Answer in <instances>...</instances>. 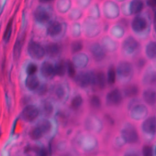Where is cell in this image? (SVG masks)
Listing matches in <instances>:
<instances>
[{"instance_id": "obj_59", "label": "cell", "mask_w": 156, "mask_h": 156, "mask_svg": "<svg viewBox=\"0 0 156 156\" xmlns=\"http://www.w3.org/2000/svg\"><path fill=\"white\" fill-rule=\"evenodd\" d=\"M113 156H120V155H119V154H118V153H115V154H114Z\"/></svg>"}, {"instance_id": "obj_34", "label": "cell", "mask_w": 156, "mask_h": 156, "mask_svg": "<svg viewBox=\"0 0 156 156\" xmlns=\"http://www.w3.org/2000/svg\"><path fill=\"white\" fill-rule=\"evenodd\" d=\"M26 87L30 91L36 90L39 87V80L35 75L28 76L26 80Z\"/></svg>"}, {"instance_id": "obj_10", "label": "cell", "mask_w": 156, "mask_h": 156, "mask_svg": "<svg viewBox=\"0 0 156 156\" xmlns=\"http://www.w3.org/2000/svg\"><path fill=\"white\" fill-rule=\"evenodd\" d=\"M82 32L88 39H95L99 37L103 32L102 25L98 21L87 16L82 23Z\"/></svg>"}, {"instance_id": "obj_26", "label": "cell", "mask_w": 156, "mask_h": 156, "mask_svg": "<svg viewBox=\"0 0 156 156\" xmlns=\"http://www.w3.org/2000/svg\"><path fill=\"white\" fill-rule=\"evenodd\" d=\"M132 60L135 69L136 76H137V77H140L143 71L148 65L149 61L143 55L141 54L137 56Z\"/></svg>"}, {"instance_id": "obj_2", "label": "cell", "mask_w": 156, "mask_h": 156, "mask_svg": "<svg viewBox=\"0 0 156 156\" xmlns=\"http://www.w3.org/2000/svg\"><path fill=\"white\" fill-rule=\"evenodd\" d=\"M143 43L132 34L128 33L119 44V56L121 58L133 60L142 52Z\"/></svg>"}, {"instance_id": "obj_43", "label": "cell", "mask_w": 156, "mask_h": 156, "mask_svg": "<svg viewBox=\"0 0 156 156\" xmlns=\"http://www.w3.org/2000/svg\"><path fill=\"white\" fill-rule=\"evenodd\" d=\"M83 12L79 8H73L71 9L69 14L68 18L72 21H77L82 18L83 16Z\"/></svg>"}, {"instance_id": "obj_42", "label": "cell", "mask_w": 156, "mask_h": 156, "mask_svg": "<svg viewBox=\"0 0 156 156\" xmlns=\"http://www.w3.org/2000/svg\"><path fill=\"white\" fill-rule=\"evenodd\" d=\"M29 135L32 140H40L44 135V133L43 130L40 128V127L37 125L35 127L31 129Z\"/></svg>"}, {"instance_id": "obj_28", "label": "cell", "mask_w": 156, "mask_h": 156, "mask_svg": "<svg viewBox=\"0 0 156 156\" xmlns=\"http://www.w3.org/2000/svg\"><path fill=\"white\" fill-rule=\"evenodd\" d=\"M90 62L89 56L85 53H77L73 57V63L78 68L86 67Z\"/></svg>"}, {"instance_id": "obj_45", "label": "cell", "mask_w": 156, "mask_h": 156, "mask_svg": "<svg viewBox=\"0 0 156 156\" xmlns=\"http://www.w3.org/2000/svg\"><path fill=\"white\" fill-rule=\"evenodd\" d=\"M66 73L69 77L73 78L76 75V66L74 65L73 62L70 60H67L66 61Z\"/></svg>"}, {"instance_id": "obj_15", "label": "cell", "mask_w": 156, "mask_h": 156, "mask_svg": "<svg viewBox=\"0 0 156 156\" xmlns=\"http://www.w3.org/2000/svg\"><path fill=\"white\" fill-rule=\"evenodd\" d=\"M140 95L141 101L152 109L153 112H156V88L144 87Z\"/></svg>"}, {"instance_id": "obj_25", "label": "cell", "mask_w": 156, "mask_h": 156, "mask_svg": "<svg viewBox=\"0 0 156 156\" xmlns=\"http://www.w3.org/2000/svg\"><path fill=\"white\" fill-rule=\"evenodd\" d=\"M106 77L107 85L110 88H112L116 86L117 80H116V72L115 63L110 62L107 68L106 71Z\"/></svg>"}, {"instance_id": "obj_54", "label": "cell", "mask_w": 156, "mask_h": 156, "mask_svg": "<svg viewBox=\"0 0 156 156\" xmlns=\"http://www.w3.org/2000/svg\"><path fill=\"white\" fill-rule=\"evenodd\" d=\"M49 152L46 147H41L37 149L36 156H48Z\"/></svg>"}, {"instance_id": "obj_13", "label": "cell", "mask_w": 156, "mask_h": 156, "mask_svg": "<svg viewBox=\"0 0 156 156\" xmlns=\"http://www.w3.org/2000/svg\"><path fill=\"white\" fill-rule=\"evenodd\" d=\"M100 43L108 55H113L117 59L119 49L118 41L112 38L108 34H105L101 37Z\"/></svg>"}, {"instance_id": "obj_51", "label": "cell", "mask_w": 156, "mask_h": 156, "mask_svg": "<svg viewBox=\"0 0 156 156\" xmlns=\"http://www.w3.org/2000/svg\"><path fill=\"white\" fill-rule=\"evenodd\" d=\"M118 23L121 24L122 26H123L126 29H127L129 31V24H130V19L129 18H126L124 16L120 17L117 21Z\"/></svg>"}, {"instance_id": "obj_37", "label": "cell", "mask_w": 156, "mask_h": 156, "mask_svg": "<svg viewBox=\"0 0 156 156\" xmlns=\"http://www.w3.org/2000/svg\"><path fill=\"white\" fill-rule=\"evenodd\" d=\"M13 18H10L9 21L7 23V25L5 26V30L4 31V34L2 37L3 41L7 43L10 40L11 37H12V29H13Z\"/></svg>"}, {"instance_id": "obj_12", "label": "cell", "mask_w": 156, "mask_h": 156, "mask_svg": "<svg viewBox=\"0 0 156 156\" xmlns=\"http://www.w3.org/2000/svg\"><path fill=\"white\" fill-rule=\"evenodd\" d=\"M88 50L92 58L96 63H102L109 60L108 54L99 41L91 42L88 45Z\"/></svg>"}, {"instance_id": "obj_29", "label": "cell", "mask_w": 156, "mask_h": 156, "mask_svg": "<svg viewBox=\"0 0 156 156\" xmlns=\"http://www.w3.org/2000/svg\"><path fill=\"white\" fill-rule=\"evenodd\" d=\"M41 75L45 78H51L55 75L54 66L49 62H43L40 67Z\"/></svg>"}, {"instance_id": "obj_3", "label": "cell", "mask_w": 156, "mask_h": 156, "mask_svg": "<svg viewBox=\"0 0 156 156\" xmlns=\"http://www.w3.org/2000/svg\"><path fill=\"white\" fill-rule=\"evenodd\" d=\"M124 108L127 117L135 122L143 121L150 113L148 106L139 97L127 100Z\"/></svg>"}, {"instance_id": "obj_38", "label": "cell", "mask_w": 156, "mask_h": 156, "mask_svg": "<svg viewBox=\"0 0 156 156\" xmlns=\"http://www.w3.org/2000/svg\"><path fill=\"white\" fill-rule=\"evenodd\" d=\"M23 47V43L21 39L17 38L13 46V58L15 61H18L21 56Z\"/></svg>"}, {"instance_id": "obj_31", "label": "cell", "mask_w": 156, "mask_h": 156, "mask_svg": "<svg viewBox=\"0 0 156 156\" xmlns=\"http://www.w3.org/2000/svg\"><path fill=\"white\" fill-rule=\"evenodd\" d=\"M112 145L115 149V153H118L122 151L124 149V147L126 146V144L122 139L119 134L118 133H115V135L112 139Z\"/></svg>"}, {"instance_id": "obj_24", "label": "cell", "mask_w": 156, "mask_h": 156, "mask_svg": "<svg viewBox=\"0 0 156 156\" xmlns=\"http://www.w3.org/2000/svg\"><path fill=\"white\" fill-rule=\"evenodd\" d=\"M86 126L88 129L98 133H101L104 129V124L102 119L94 115L91 116L87 119Z\"/></svg>"}, {"instance_id": "obj_33", "label": "cell", "mask_w": 156, "mask_h": 156, "mask_svg": "<svg viewBox=\"0 0 156 156\" xmlns=\"http://www.w3.org/2000/svg\"><path fill=\"white\" fill-rule=\"evenodd\" d=\"M90 107L95 111H99L102 107V101L101 98L98 94H92L89 98Z\"/></svg>"}, {"instance_id": "obj_49", "label": "cell", "mask_w": 156, "mask_h": 156, "mask_svg": "<svg viewBox=\"0 0 156 156\" xmlns=\"http://www.w3.org/2000/svg\"><path fill=\"white\" fill-rule=\"evenodd\" d=\"M152 38H156V9L152 13Z\"/></svg>"}, {"instance_id": "obj_47", "label": "cell", "mask_w": 156, "mask_h": 156, "mask_svg": "<svg viewBox=\"0 0 156 156\" xmlns=\"http://www.w3.org/2000/svg\"><path fill=\"white\" fill-rule=\"evenodd\" d=\"M37 126L40 127V128L43 130L44 134L48 133L51 129V124L49 121L47 119H43L41 121H40Z\"/></svg>"}, {"instance_id": "obj_18", "label": "cell", "mask_w": 156, "mask_h": 156, "mask_svg": "<svg viewBox=\"0 0 156 156\" xmlns=\"http://www.w3.org/2000/svg\"><path fill=\"white\" fill-rule=\"evenodd\" d=\"M66 29L65 23L57 20H52L48 23L46 27V35L51 38H57L64 34Z\"/></svg>"}, {"instance_id": "obj_50", "label": "cell", "mask_w": 156, "mask_h": 156, "mask_svg": "<svg viewBox=\"0 0 156 156\" xmlns=\"http://www.w3.org/2000/svg\"><path fill=\"white\" fill-rule=\"evenodd\" d=\"M92 1L93 0H76V2L80 9H85L91 5Z\"/></svg>"}, {"instance_id": "obj_46", "label": "cell", "mask_w": 156, "mask_h": 156, "mask_svg": "<svg viewBox=\"0 0 156 156\" xmlns=\"http://www.w3.org/2000/svg\"><path fill=\"white\" fill-rule=\"evenodd\" d=\"M42 113L46 117L50 116L53 112L52 105L49 102H45L42 105Z\"/></svg>"}, {"instance_id": "obj_11", "label": "cell", "mask_w": 156, "mask_h": 156, "mask_svg": "<svg viewBox=\"0 0 156 156\" xmlns=\"http://www.w3.org/2000/svg\"><path fill=\"white\" fill-rule=\"evenodd\" d=\"M140 77L141 86L156 88V65L149 63Z\"/></svg>"}, {"instance_id": "obj_19", "label": "cell", "mask_w": 156, "mask_h": 156, "mask_svg": "<svg viewBox=\"0 0 156 156\" xmlns=\"http://www.w3.org/2000/svg\"><path fill=\"white\" fill-rule=\"evenodd\" d=\"M28 55L33 59L41 60L46 55L45 48L38 42L31 40L27 48Z\"/></svg>"}, {"instance_id": "obj_58", "label": "cell", "mask_w": 156, "mask_h": 156, "mask_svg": "<svg viewBox=\"0 0 156 156\" xmlns=\"http://www.w3.org/2000/svg\"><path fill=\"white\" fill-rule=\"evenodd\" d=\"M115 1H116V2L118 3H122V2H124L128 0H114Z\"/></svg>"}, {"instance_id": "obj_35", "label": "cell", "mask_w": 156, "mask_h": 156, "mask_svg": "<svg viewBox=\"0 0 156 156\" xmlns=\"http://www.w3.org/2000/svg\"><path fill=\"white\" fill-rule=\"evenodd\" d=\"M120 156H141V154L138 146H129L122 151Z\"/></svg>"}, {"instance_id": "obj_1", "label": "cell", "mask_w": 156, "mask_h": 156, "mask_svg": "<svg viewBox=\"0 0 156 156\" xmlns=\"http://www.w3.org/2000/svg\"><path fill=\"white\" fill-rule=\"evenodd\" d=\"M152 13V11L146 9L130 19L129 32L141 41H145L151 37Z\"/></svg>"}, {"instance_id": "obj_36", "label": "cell", "mask_w": 156, "mask_h": 156, "mask_svg": "<svg viewBox=\"0 0 156 156\" xmlns=\"http://www.w3.org/2000/svg\"><path fill=\"white\" fill-rule=\"evenodd\" d=\"M54 71L55 75L59 77L63 76L66 71V61L63 60H60L57 61L54 65Z\"/></svg>"}, {"instance_id": "obj_21", "label": "cell", "mask_w": 156, "mask_h": 156, "mask_svg": "<svg viewBox=\"0 0 156 156\" xmlns=\"http://www.w3.org/2000/svg\"><path fill=\"white\" fill-rule=\"evenodd\" d=\"M51 12L44 6H38L34 12V18L37 23L44 24L49 23L51 19Z\"/></svg>"}, {"instance_id": "obj_32", "label": "cell", "mask_w": 156, "mask_h": 156, "mask_svg": "<svg viewBox=\"0 0 156 156\" xmlns=\"http://www.w3.org/2000/svg\"><path fill=\"white\" fill-rule=\"evenodd\" d=\"M55 7L60 13H66L71 9V0H57Z\"/></svg>"}, {"instance_id": "obj_40", "label": "cell", "mask_w": 156, "mask_h": 156, "mask_svg": "<svg viewBox=\"0 0 156 156\" xmlns=\"http://www.w3.org/2000/svg\"><path fill=\"white\" fill-rule=\"evenodd\" d=\"M140 146L141 156H154L153 144L152 143L144 142Z\"/></svg>"}, {"instance_id": "obj_20", "label": "cell", "mask_w": 156, "mask_h": 156, "mask_svg": "<svg viewBox=\"0 0 156 156\" xmlns=\"http://www.w3.org/2000/svg\"><path fill=\"white\" fill-rule=\"evenodd\" d=\"M129 30L118 22L113 23L109 27L108 35L116 41H121L129 33Z\"/></svg>"}, {"instance_id": "obj_8", "label": "cell", "mask_w": 156, "mask_h": 156, "mask_svg": "<svg viewBox=\"0 0 156 156\" xmlns=\"http://www.w3.org/2000/svg\"><path fill=\"white\" fill-rule=\"evenodd\" d=\"M101 10L103 18L108 22H115L121 16L120 6L114 0H103Z\"/></svg>"}, {"instance_id": "obj_53", "label": "cell", "mask_w": 156, "mask_h": 156, "mask_svg": "<svg viewBox=\"0 0 156 156\" xmlns=\"http://www.w3.org/2000/svg\"><path fill=\"white\" fill-rule=\"evenodd\" d=\"M146 9L153 11L156 9V0H145Z\"/></svg>"}, {"instance_id": "obj_57", "label": "cell", "mask_w": 156, "mask_h": 156, "mask_svg": "<svg viewBox=\"0 0 156 156\" xmlns=\"http://www.w3.org/2000/svg\"><path fill=\"white\" fill-rule=\"evenodd\" d=\"M153 152L154 156H156V141L153 144Z\"/></svg>"}, {"instance_id": "obj_41", "label": "cell", "mask_w": 156, "mask_h": 156, "mask_svg": "<svg viewBox=\"0 0 156 156\" xmlns=\"http://www.w3.org/2000/svg\"><path fill=\"white\" fill-rule=\"evenodd\" d=\"M82 32V26L79 22L73 23L70 28V33L73 38H79Z\"/></svg>"}, {"instance_id": "obj_16", "label": "cell", "mask_w": 156, "mask_h": 156, "mask_svg": "<svg viewBox=\"0 0 156 156\" xmlns=\"http://www.w3.org/2000/svg\"><path fill=\"white\" fill-rule=\"evenodd\" d=\"M121 88L125 100L138 98L141 91V85L140 83L134 80L122 85Z\"/></svg>"}, {"instance_id": "obj_23", "label": "cell", "mask_w": 156, "mask_h": 156, "mask_svg": "<svg viewBox=\"0 0 156 156\" xmlns=\"http://www.w3.org/2000/svg\"><path fill=\"white\" fill-rule=\"evenodd\" d=\"M94 88L99 91H104L107 87L106 73L102 69L95 71Z\"/></svg>"}, {"instance_id": "obj_39", "label": "cell", "mask_w": 156, "mask_h": 156, "mask_svg": "<svg viewBox=\"0 0 156 156\" xmlns=\"http://www.w3.org/2000/svg\"><path fill=\"white\" fill-rule=\"evenodd\" d=\"M84 43L83 40L80 39H76L73 40L70 44V51L73 54L79 53L83 48Z\"/></svg>"}, {"instance_id": "obj_55", "label": "cell", "mask_w": 156, "mask_h": 156, "mask_svg": "<svg viewBox=\"0 0 156 156\" xmlns=\"http://www.w3.org/2000/svg\"><path fill=\"white\" fill-rule=\"evenodd\" d=\"M37 90H38V91H37L38 94L40 96H43L47 92L48 87H47L46 85L43 84L40 87H38V88Z\"/></svg>"}, {"instance_id": "obj_5", "label": "cell", "mask_w": 156, "mask_h": 156, "mask_svg": "<svg viewBox=\"0 0 156 156\" xmlns=\"http://www.w3.org/2000/svg\"><path fill=\"white\" fill-rule=\"evenodd\" d=\"M116 72L117 82L120 85H124L133 80L136 77L135 67L130 60L120 58L116 60Z\"/></svg>"}, {"instance_id": "obj_6", "label": "cell", "mask_w": 156, "mask_h": 156, "mask_svg": "<svg viewBox=\"0 0 156 156\" xmlns=\"http://www.w3.org/2000/svg\"><path fill=\"white\" fill-rule=\"evenodd\" d=\"M105 105L108 108L118 112H122L124 107L125 99L119 87L115 86L110 89L105 95Z\"/></svg>"}, {"instance_id": "obj_14", "label": "cell", "mask_w": 156, "mask_h": 156, "mask_svg": "<svg viewBox=\"0 0 156 156\" xmlns=\"http://www.w3.org/2000/svg\"><path fill=\"white\" fill-rule=\"evenodd\" d=\"M142 52L151 63L156 65V38H149L144 41Z\"/></svg>"}, {"instance_id": "obj_9", "label": "cell", "mask_w": 156, "mask_h": 156, "mask_svg": "<svg viewBox=\"0 0 156 156\" xmlns=\"http://www.w3.org/2000/svg\"><path fill=\"white\" fill-rule=\"evenodd\" d=\"M120 9L122 16L131 18L146 10L145 0H128L121 3Z\"/></svg>"}, {"instance_id": "obj_44", "label": "cell", "mask_w": 156, "mask_h": 156, "mask_svg": "<svg viewBox=\"0 0 156 156\" xmlns=\"http://www.w3.org/2000/svg\"><path fill=\"white\" fill-rule=\"evenodd\" d=\"M82 104H83V98L80 95L78 94L75 96L72 99L70 103V106L73 110H77L82 106Z\"/></svg>"}, {"instance_id": "obj_30", "label": "cell", "mask_w": 156, "mask_h": 156, "mask_svg": "<svg viewBox=\"0 0 156 156\" xmlns=\"http://www.w3.org/2000/svg\"><path fill=\"white\" fill-rule=\"evenodd\" d=\"M88 17L95 20L98 21L101 18V10L98 2H94L90 5L88 10Z\"/></svg>"}, {"instance_id": "obj_56", "label": "cell", "mask_w": 156, "mask_h": 156, "mask_svg": "<svg viewBox=\"0 0 156 156\" xmlns=\"http://www.w3.org/2000/svg\"><path fill=\"white\" fill-rule=\"evenodd\" d=\"M54 0H39V2L41 4H48L53 2Z\"/></svg>"}, {"instance_id": "obj_7", "label": "cell", "mask_w": 156, "mask_h": 156, "mask_svg": "<svg viewBox=\"0 0 156 156\" xmlns=\"http://www.w3.org/2000/svg\"><path fill=\"white\" fill-rule=\"evenodd\" d=\"M139 131L144 142L152 143L156 138V112L144 118L139 125Z\"/></svg>"}, {"instance_id": "obj_48", "label": "cell", "mask_w": 156, "mask_h": 156, "mask_svg": "<svg viewBox=\"0 0 156 156\" xmlns=\"http://www.w3.org/2000/svg\"><path fill=\"white\" fill-rule=\"evenodd\" d=\"M38 70L37 65L33 62L29 63L26 68V73L27 76H32L35 75Z\"/></svg>"}, {"instance_id": "obj_4", "label": "cell", "mask_w": 156, "mask_h": 156, "mask_svg": "<svg viewBox=\"0 0 156 156\" xmlns=\"http://www.w3.org/2000/svg\"><path fill=\"white\" fill-rule=\"evenodd\" d=\"M118 133L124 140L126 145L140 146L142 143V138L135 124L130 121H122L118 129Z\"/></svg>"}, {"instance_id": "obj_52", "label": "cell", "mask_w": 156, "mask_h": 156, "mask_svg": "<svg viewBox=\"0 0 156 156\" xmlns=\"http://www.w3.org/2000/svg\"><path fill=\"white\" fill-rule=\"evenodd\" d=\"M55 96L58 99H62L65 96V90L62 86L58 85L56 87L55 90Z\"/></svg>"}, {"instance_id": "obj_22", "label": "cell", "mask_w": 156, "mask_h": 156, "mask_svg": "<svg viewBox=\"0 0 156 156\" xmlns=\"http://www.w3.org/2000/svg\"><path fill=\"white\" fill-rule=\"evenodd\" d=\"M39 115L38 108L34 105H26L21 112V117L23 119L27 122H32L34 121Z\"/></svg>"}, {"instance_id": "obj_17", "label": "cell", "mask_w": 156, "mask_h": 156, "mask_svg": "<svg viewBox=\"0 0 156 156\" xmlns=\"http://www.w3.org/2000/svg\"><path fill=\"white\" fill-rule=\"evenodd\" d=\"M95 71H87L78 73L74 77L76 83L80 87L85 88L90 86L93 87L94 81Z\"/></svg>"}, {"instance_id": "obj_27", "label": "cell", "mask_w": 156, "mask_h": 156, "mask_svg": "<svg viewBox=\"0 0 156 156\" xmlns=\"http://www.w3.org/2000/svg\"><path fill=\"white\" fill-rule=\"evenodd\" d=\"M46 54L50 58H55L58 56L62 51V47L60 44L56 42H51L45 46Z\"/></svg>"}]
</instances>
